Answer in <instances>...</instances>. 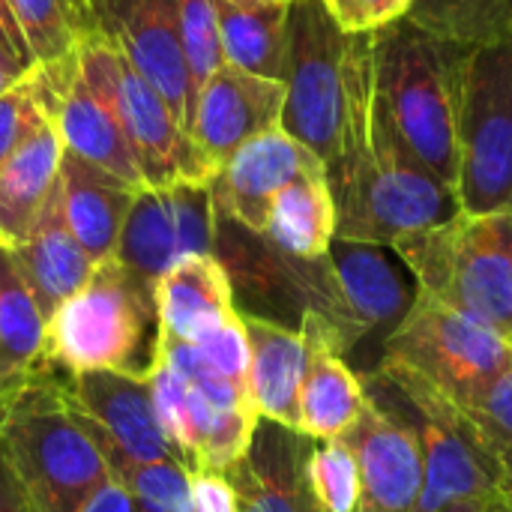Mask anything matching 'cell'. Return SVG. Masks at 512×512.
<instances>
[{"label":"cell","instance_id":"cell-1","mask_svg":"<svg viewBox=\"0 0 512 512\" xmlns=\"http://www.w3.org/2000/svg\"><path fill=\"white\" fill-rule=\"evenodd\" d=\"M372 42V33L348 39L342 141L324 174L336 204V237L396 246L456 219L462 201L399 135L375 87Z\"/></svg>","mask_w":512,"mask_h":512},{"label":"cell","instance_id":"cell-2","mask_svg":"<svg viewBox=\"0 0 512 512\" xmlns=\"http://www.w3.org/2000/svg\"><path fill=\"white\" fill-rule=\"evenodd\" d=\"M375 87L399 135L450 189L459 183V114L471 48L408 18L372 30Z\"/></svg>","mask_w":512,"mask_h":512},{"label":"cell","instance_id":"cell-3","mask_svg":"<svg viewBox=\"0 0 512 512\" xmlns=\"http://www.w3.org/2000/svg\"><path fill=\"white\" fill-rule=\"evenodd\" d=\"M0 447L30 512H84L114 483L99 447L63 399L60 372L48 366L0 405Z\"/></svg>","mask_w":512,"mask_h":512},{"label":"cell","instance_id":"cell-4","mask_svg":"<svg viewBox=\"0 0 512 512\" xmlns=\"http://www.w3.org/2000/svg\"><path fill=\"white\" fill-rule=\"evenodd\" d=\"M159 354L156 288L114 255L45 321V366L60 375L120 372L150 378Z\"/></svg>","mask_w":512,"mask_h":512},{"label":"cell","instance_id":"cell-5","mask_svg":"<svg viewBox=\"0 0 512 512\" xmlns=\"http://www.w3.org/2000/svg\"><path fill=\"white\" fill-rule=\"evenodd\" d=\"M417 288L512 342V210L456 219L390 246Z\"/></svg>","mask_w":512,"mask_h":512},{"label":"cell","instance_id":"cell-6","mask_svg":"<svg viewBox=\"0 0 512 512\" xmlns=\"http://www.w3.org/2000/svg\"><path fill=\"white\" fill-rule=\"evenodd\" d=\"M363 393L405 423L426 465V486L417 512H441L459 501H492L501 492V471L471 417L408 369L381 363L363 378Z\"/></svg>","mask_w":512,"mask_h":512},{"label":"cell","instance_id":"cell-7","mask_svg":"<svg viewBox=\"0 0 512 512\" xmlns=\"http://www.w3.org/2000/svg\"><path fill=\"white\" fill-rule=\"evenodd\" d=\"M150 384L159 423L189 474H228L243 459L261 417L249 393L201 363L195 345L159 336Z\"/></svg>","mask_w":512,"mask_h":512},{"label":"cell","instance_id":"cell-8","mask_svg":"<svg viewBox=\"0 0 512 512\" xmlns=\"http://www.w3.org/2000/svg\"><path fill=\"white\" fill-rule=\"evenodd\" d=\"M78 66L93 93L114 111L141 168L144 186L210 183L216 171L195 147L192 135L174 120L165 99L102 33L78 39Z\"/></svg>","mask_w":512,"mask_h":512},{"label":"cell","instance_id":"cell-9","mask_svg":"<svg viewBox=\"0 0 512 512\" xmlns=\"http://www.w3.org/2000/svg\"><path fill=\"white\" fill-rule=\"evenodd\" d=\"M303 312H318L336 333L342 351L366 333L399 324L420 288L411 270L390 246L333 240L315 261H294Z\"/></svg>","mask_w":512,"mask_h":512},{"label":"cell","instance_id":"cell-10","mask_svg":"<svg viewBox=\"0 0 512 512\" xmlns=\"http://www.w3.org/2000/svg\"><path fill=\"white\" fill-rule=\"evenodd\" d=\"M381 363L408 369L468 411L512 366V342L420 291L387 336Z\"/></svg>","mask_w":512,"mask_h":512},{"label":"cell","instance_id":"cell-11","mask_svg":"<svg viewBox=\"0 0 512 512\" xmlns=\"http://www.w3.org/2000/svg\"><path fill=\"white\" fill-rule=\"evenodd\" d=\"M348 39L351 33L336 21L327 0L288 3L282 129L324 165L336 159L342 141Z\"/></svg>","mask_w":512,"mask_h":512},{"label":"cell","instance_id":"cell-12","mask_svg":"<svg viewBox=\"0 0 512 512\" xmlns=\"http://www.w3.org/2000/svg\"><path fill=\"white\" fill-rule=\"evenodd\" d=\"M456 195L471 216L512 210V36L468 54Z\"/></svg>","mask_w":512,"mask_h":512},{"label":"cell","instance_id":"cell-13","mask_svg":"<svg viewBox=\"0 0 512 512\" xmlns=\"http://www.w3.org/2000/svg\"><path fill=\"white\" fill-rule=\"evenodd\" d=\"M63 399L90 441L99 447L111 480L129 465L177 459L153 402L150 378L120 372L60 375Z\"/></svg>","mask_w":512,"mask_h":512},{"label":"cell","instance_id":"cell-14","mask_svg":"<svg viewBox=\"0 0 512 512\" xmlns=\"http://www.w3.org/2000/svg\"><path fill=\"white\" fill-rule=\"evenodd\" d=\"M189 255H216L210 183L144 186L132 201L114 258L156 288V282Z\"/></svg>","mask_w":512,"mask_h":512},{"label":"cell","instance_id":"cell-15","mask_svg":"<svg viewBox=\"0 0 512 512\" xmlns=\"http://www.w3.org/2000/svg\"><path fill=\"white\" fill-rule=\"evenodd\" d=\"M93 33L111 39L192 135L198 90L180 39V0H96Z\"/></svg>","mask_w":512,"mask_h":512},{"label":"cell","instance_id":"cell-16","mask_svg":"<svg viewBox=\"0 0 512 512\" xmlns=\"http://www.w3.org/2000/svg\"><path fill=\"white\" fill-rule=\"evenodd\" d=\"M30 81L36 87L45 117L57 129L66 150L105 168L129 186L144 189V177L126 141V132L120 129L114 111L93 93V87L81 75L78 48L60 63L36 66L30 72Z\"/></svg>","mask_w":512,"mask_h":512},{"label":"cell","instance_id":"cell-17","mask_svg":"<svg viewBox=\"0 0 512 512\" xmlns=\"http://www.w3.org/2000/svg\"><path fill=\"white\" fill-rule=\"evenodd\" d=\"M324 171V162L282 126L246 141L210 180L216 216L264 234L276 195L303 174Z\"/></svg>","mask_w":512,"mask_h":512},{"label":"cell","instance_id":"cell-18","mask_svg":"<svg viewBox=\"0 0 512 512\" xmlns=\"http://www.w3.org/2000/svg\"><path fill=\"white\" fill-rule=\"evenodd\" d=\"M285 111V84L222 66L198 93L192 141L210 168H219L252 138L279 129Z\"/></svg>","mask_w":512,"mask_h":512},{"label":"cell","instance_id":"cell-19","mask_svg":"<svg viewBox=\"0 0 512 512\" xmlns=\"http://www.w3.org/2000/svg\"><path fill=\"white\" fill-rule=\"evenodd\" d=\"M360 468L357 512H417L426 486L423 450L414 432L366 396L360 420L342 435Z\"/></svg>","mask_w":512,"mask_h":512},{"label":"cell","instance_id":"cell-20","mask_svg":"<svg viewBox=\"0 0 512 512\" xmlns=\"http://www.w3.org/2000/svg\"><path fill=\"white\" fill-rule=\"evenodd\" d=\"M312 450L309 435L261 417L249 450L225 474L240 512H324L309 483Z\"/></svg>","mask_w":512,"mask_h":512},{"label":"cell","instance_id":"cell-21","mask_svg":"<svg viewBox=\"0 0 512 512\" xmlns=\"http://www.w3.org/2000/svg\"><path fill=\"white\" fill-rule=\"evenodd\" d=\"M300 333L309 348V366L300 387V432L312 441H336L366 408L363 381L342 360V345L318 312H303Z\"/></svg>","mask_w":512,"mask_h":512},{"label":"cell","instance_id":"cell-22","mask_svg":"<svg viewBox=\"0 0 512 512\" xmlns=\"http://www.w3.org/2000/svg\"><path fill=\"white\" fill-rule=\"evenodd\" d=\"M138 192L141 189L63 147L57 171L60 207L72 234L96 264L114 255Z\"/></svg>","mask_w":512,"mask_h":512},{"label":"cell","instance_id":"cell-23","mask_svg":"<svg viewBox=\"0 0 512 512\" xmlns=\"http://www.w3.org/2000/svg\"><path fill=\"white\" fill-rule=\"evenodd\" d=\"M9 252H12V261H15L18 273L24 276L27 288L33 291L45 321L75 291H81L84 282L96 270V261L78 243V237L72 234V228L63 216L57 183H54L39 219L33 222L30 234Z\"/></svg>","mask_w":512,"mask_h":512},{"label":"cell","instance_id":"cell-24","mask_svg":"<svg viewBox=\"0 0 512 512\" xmlns=\"http://www.w3.org/2000/svg\"><path fill=\"white\" fill-rule=\"evenodd\" d=\"M159 336L198 342L237 318L234 285L216 255H189L156 282Z\"/></svg>","mask_w":512,"mask_h":512},{"label":"cell","instance_id":"cell-25","mask_svg":"<svg viewBox=\"0 0 512 512\" xmlns=\"http://www.w3.org/2000/svg\"><path fill=\"white\" fill-rule=\"evenodd\" d=\"M240 318L249 339V393L258 417L300 432V387L309 366L303 333L255 312H240Z\"/></svg>","mask_w":512,"mask_h":512},{"label":"cell","instance_id":"cell-26","mask_svg":"<svg viewBox=\"0 0 512 512\" xmlns=\"http://www.w3.org/2000/svg\"><path fill=\"white\" fill-rule=\"evenodd\" d=\"M45 369V315L0 246V405Z\"/></svg>","mask_w":512,"mask_h":512},{"label":"cell","instance_id":"cell-27","mask_svg":"<svg viewBox=\"0 0 512 512\" xmlns=\"http://www.w3.org/2000/svg\"><path fill=\"white\" fill-rule=\"evenodd\" d=\"M63 141L48 123L0 168V246L15 249L39 219L60 171Z\"/></svg>","mask_w":512,"mask_h":512},{"label":"cell","instance_id":"cell-28","mask_svg":"<svg viewBox=\"0 0 512 512\" xmlns=\"http://www.w3.org/2000/svg\"><path fill=\"white\" fill-rule=\"evenodd\" d=\"M261 237L288 258H324L336 240V204L327 186V174L315 171L288 183L276 195Z\"/></svg>","mask_w":512,"mask_h":512},{"label":"cell","instance_id":"cell-29","mask_svg":"<svg viewBox=\"0 0 512 512\" xmlns=\"http://www.w3.org/2000/svg\"><path fill=\"white\" fill-rule=\"evenodd\" d=\"M225 63L243 72L282 81L288 51V3L231 6L216 0Z\"/></svg>","mask_w":512,"mask_h":512},{"label":"cell","instance_id":"cell-30","mask_svg":"<svg viewBox=\"0 0 512 512\" xmlns=\"http://www.w3.org/2000/svg\"><path fill=\"white\" fill-rule=\"evenodd\" d=\"M405 18L462 48L512 36V0H411Z\"/></svg>","mask_w":512,"mask_h":512},{"label":"cell","instance_id":"cell-31","mask_svg":"<svg viewBox=\"0 0 512 512\" xmlns=\"http://www.w3.org/2000/svg\"><path fill=\"white\" fill-rule=\"evenodd\" d=\"M9 3L39 66H51L72 57L78 39L84 33H93L81 0H9Z\"/></svg>","mask_w":512,"mask_h":512},{"label":"cell","instance_id":"cell-32","mask_svg":"<svg viewBox=\"0 0 512 512\" xmlns=\"http://www.w3.org/2000/svg\"><path fill=\"white\" fill-rule=\"evenodd\" d=\"M309 483L324 512H357L360 507L357 456L342 438L315 441L309 456Z\"/></svg>","mask_w":512,"mask_h":512},{"label":"cell","instance_id":"cell-33","mask_svg":"<svg viewBox=\"0 0 512 512\" xmlns=\"http://www.w3.org/2000/svg\"><path fill=\"white\" fill-rule=\"evenodd\" d=\"M138 512H189V471L177 459L129 465L114 477Z\"/></svg>","mask_w":512,"mask_h":512},{"label":"cell","instance_id":"cell-34","mask_svg":"<svg viewBox=\"0 0 512 512\" xmlns=\"http://www.w3.org/2000/svg\"><path fill=\"white\" fill-rule=\"evenodd\" d=\"M501 471V492H512V366L465 411Z\"/></svg>","mask_w":512,"mask_h":512},{"label":"cell","instance_id":"cell-35","mask_svg":"<svg viewBox=\"0 0 512 512\" xmlns=\"http://www.w3.org/2000/svg\"><path fill=\"white\" fill-rule=\"evenodd\" d=\"M180 39L195 90L201 93V87L225 66L216 0H180Z\"/></svg>","mask_w":512,"mask_h":512},{"label":"cell","instance_id":"cell-36","mask_svg":"<svg viewBox=\"0 0 512 512\" xmlns=\"http://www.w3.org/2000/svg\"><path fill=\"white\" fill-rule=\"evenodd\" d=\"M48 123L51 120L42 111V102L36 96L30 75L18 81L12 90H6L0 96V168L24 141H30Z\"/></svg>","mask_w":512,"mask_h":512},{"label":"cell","instance_id":"cell-37","mask_svg":"<svg viewBox=\"0 0 512 512\" xmlns=\"http://www.w3.org/2000/svg\"><path fill=\"white\" fill-rule=\"evenodd\" d=\"M327 6L348 33H372L405 18L411 0H327Z\"/></svg>","mask_w":512,"mask_h":512},{"label":"cell","instance_id":"cell-38","mask_svg":"<svg viewBox=\"0 0 512 512\" xmlns=\"http://www.w3.org/2000/svg\"><path fill=\"white\" fill-rule=\"evenodd\" d=\"M189 512H240L237 489L219 471L189 474Z\"/></svg>","mask_w":512,"mask_h":512},{"label":"cell","instance_id":"cell-39","mask_svg":"<svg viewBox=\"0 0 512 512\" xmlns=\"http://www.w3.org/2000/svg\"><path fill=\"white\" fill-rule=\"evenodd\" d=\"M0 48L6 54H12L27 72H33L39 66L36 57H33V51H30V45H27V39H24V30H21L18 18L12 12V3L9 0H0Z\"/></svg>","mask_w":512,"mask_h":512},{"label":"cell","instance_id":"cell-40","mask_svg":"<svg viewBox=\"0 0 512 512\" xmlns=\"http://www.w3.org/2000/svg\"><path fill=\"white\" fill-rule=\"evenodd\" d=\"M0 512H30V504L24 498V489L18 477L9 468V459L0 447Z\"/></svg>","mask_w":512,"mask_h":512},{"label":"cell","instance_id":"cell-41","mask_svg":"<svg viewBox=\"0 0 512 512\" xmlns=\"http://www.w3.org/2000/svg\"><path fill=\"white\" fill-rule=\"evenodd\" d=\"M84 512H138L135 510V504H132V498H129V492L123 489V486H117V483H108L93 501H90V507Z\"/></svg>","mask_w":512,"mask_h":512},{"label":"cell","instance_id":"cell-42","mask_svg":"<svg viewBox=\"0 0 512 512\" xmlns=\"http://www.w3.org/2000/svg\"><path fill=\"white\" fill-rule=\"evenodd\" d=\"M498 498H492V501H459V504L444 507L441 512H498Z\"/></svg>","mask_w":512,"mask_h":512},{"label":"cell","instance_id":"cell-43","mask_svg":"<svg viewBox=\"0 0 512 512\" xmlns=\"http://www.w3.org/2000/svg\"><path fill=\"white\" fill-rule=\"evenodd\" d=\"M30 72H18V69H6V66H0V96L6 93V90H12L18 81H24Z\"/></svg>","mask_w":512,"mask_h":512},{"label":"cell","instance_id":"cell-44","mask_svg":"<svg viewBox=\"0 0 512 512\" xmlns=\"http://www.w3.org/2000/svg\"><path fill=\"white\" fill-rule=\"evenodd\" d=\"M225 3L249 9V6H270V3H291V0H225Z\"/></svg>","mask_w":512,"mask_h":512},{"label":"cell","instance_id":"cell-45","mask_svg":"<svg viewBox=\"0 0 512 512\" xmlns=\"http://www.w3.org/2000/svg\"><path fill=\"white\" fill-rule=\"evenodd\" d=\"M0 66H6V69H18V72H27V69H24V66H21V63H18L12 54H6L3 48H0Z\"/></svg>","mask_w":512,"mask_h":512},{"label":"cell","instance_id":"cell-46","mask_svg":"<svg viewBox=\"0 0 512 512\" xmlns=\"http://www.w3.org/2000/svg\"><path fill=\"white\" fill-rule=\"evenodd\" d=\"M498 512H512V492L498 498Z\"/></svg>","mask_w":512,"mask_h":512}]
</instances>
